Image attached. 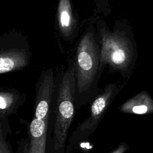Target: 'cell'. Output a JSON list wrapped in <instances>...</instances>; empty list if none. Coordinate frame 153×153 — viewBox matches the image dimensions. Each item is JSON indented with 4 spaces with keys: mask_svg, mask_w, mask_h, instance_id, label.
Segmentation results:
<instances>
[{
    "mask_svg": "<svg viewBox=\"0 0 153 153\" xmlns=\"http://www.w3.org/2000/svg\"><path fill=\"white\" fill-rule=\"evenodd\" d=\"M76 84L75 60L63 72L58 88L54 119L51 138L47 140L46 153H65L66 140L75 117Z\"/></svg>",
    "mask_w": 153,
    "mask_h": 153,
    "instance_id": "obj_3",
    "label": "cell"
},
{
    "mask_svg": "<svg viewBox=\"0 0 153 153\" xmlns=\"http://www.w3.org/2000/svg\"><path fill=\"white\" fill-rule=\"evenodd\" d=\"M129 148V146L125 142L120 143L118 146L109 153H125Z\"/></svg>",
    "mask_w": 153,
    "mask_h": 153,
    "instance_id": "obj_12",
    "label": "cell"
},
{
    "mask_svg": "<svg viewBox=\"0 0 153 153\" xmlns=\"http://www.w3.org/2000/svg\"><path fill=\"white\" fill-rule=\"evenodd\" d=\"M55 87V76L51 69L43 71L36 85L33 118L49 120L51 100Z\"/></svg>",
    "mask_w": 153,
    "mask_h": 153,
    "instance_id": "obj_6",
    "label": "cell"
},
{
    "mask_svg": "<svg viewBox=\"0 0 153 153\" xmlns=\"http://www.w3.org/2000/svg\"><path fill=\"white\" fill-rule=\"evenodd\" d=\"M97 18H91L76 47L75 109L92 102L99 94L98 83L103 71L100 67V50L96 29Z\"/></svg>",
    "mask_w": 153,
    "mask_h": 153,
    "instance_id": "obj_2",
    "label": "cell"
},
{
    "mask_svg": "<svg viewBox=\"0 0 153 153\" xmlns=\"http://www.w3.org/2000/svg\"><path fill=\"white\" fill-rule=\"evenodd\" d=\"M0 153H12L4 134L1 123H0Z\"/></svg>",
    "mask_w": 153,
    "mask_h": 153,
    "instance_id": "obj_11",
    "label": "cell"
},
{
    "mask_svg": "<svg viewBox=\"0 0 153 153\" xmlns=\"http://www.w3.org/2000/svg\"><path fill=\"white\" fill-rule=\"evenodd\" d=\"M96 29L100 50V67L102 71L107 66L111 72H118L129 78L135 67L137 48L134 35L126 20H117L112 30L102 19L97 18Z\"/></svg>",
    "mask_w": 153,
    "mask_h": 153,
    "instance_id": "obj_1",
    "label": "cell"
},
{
    "mask_svg": "<svg viewBox=\"0 0 153 153\" xmlns=\"http://www.w3.org/2000/svg\"><path fill=\"white\" fill-rule=\"evenodd\" d=\"M22 95L17 91H0V123L6 116L16 111L22 103Z\"/></svg>",
    "mask_w": 153,
    "mask_h": 153,
    "instance_id": "obj_10",
    "label": "cell"
},
{
    "mask_svg": "<svg viewBox=\"0 0 153 153\" xmlns=\"http://www.w3.org/2000/svg\"><path fill=\"white\" fill-rule=\"evenodd\" d=\"M118 109L123 114L148 115L153 114V99L145 90H142L121 104Z\"/></svg>",
    "mask_w": 153,
    "mask_h": 153,
    "instance_id": "obj_9",
    "label": "cell"
},
{
    "mask_svg": "<svg viewBox=\"0 0 153 153\" xmlns=\"http://www.w3.org/2000/svg\"><path fill=\"white\" fill-rule=\"evenodd\" d=\"M32 52L26 37L17 31L0 35V74L22 70L28 66Z\"/></svg>",
    "mask_w": 153,
    "mask_h": 153,
    "instance_id": "obj_5",
    "label": "cell"
},
{
    "mask_svg": "<svg viewBox=\"0 0 153 153\" xmlns=\"http://www.w3.org/2000/svg\"><path fill=\"white\" fill-rule=\"evenodd\" d=\"M57 20L60 32L64 39H71L78 30V22L75 19L70 0H60L57 6Z\"/></svg>",
    "mask_w": 153,
    "mask_h": 153,
    "instance_id": "obj_8",
    "label": "cell"
},
{
    "mask_svg": "<svg viewBox=\"0 0 153 153\" xmlns=\"http://www.w3.org/2000/svg\"><path fill=\"white\" fill-rule=\"evenodd\" d=\"M48 120L32 118L29 125L28 153H46Z\"/></svg>",
    "mask_w": 153,
    "mask_h": 153,
    "instance_id": "obj_7",
    "label": "cell"
},
{
    "mask_svg": "<svg viewBox=\"0 0 153 153\" xmlns=\"http://www.w3.org/2000/svg\"><path fill=\"white\" fill-rule=\"evenodd\" d=\"M123 86L117 82L106 85L91 102L90 114L84 121L78 124L66 144L65 152L71 153L79 143L88 139L95 131L108 109Z\"/></svg>",
    "mask_w": 153,
    "mask_h": 153,
    "instance_id": "obj_4",
    "label": "cell"
}]
</instances>
